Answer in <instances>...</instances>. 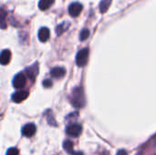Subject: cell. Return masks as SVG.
<instances>
[{
  "instance_id": "1",
  "label": "cell",
  "mask_w": 156,
  "mask_h": 155,
  "mask_svg": "<svg viewBox=\"0 0 156 155\" xmlns=\"http://www.w3.org/2000/svg\"><path fill=\"white\" fill-rule=\"evenodd\" d=\"M70 102L73 105V107L77 109L83 108L86 103L84 90L81 87H77L73 90L71 96H70Z\"/></svg>"
},
{
  "instance_id": "2",
  "label": "cell",
  "mask_w": 156,
  "mask_h": 155,
  "mask_svg": "<svg viewBox=\"0 0 156 155\" xmlns=\"http://www.w3.org/2000/svg\"><path fill=\"white\" fill-rule=\"evenodd\" d=\"M88 58H89V49L83 48L78 52L76 57V63L79 67H84L88 62Z\"/></svg>"
},
{
  "instance_id": "3",
  "label": "cell",
  "mask_w": 156,
  "mask_h": 155,
  "mask_svg": "<svg viewBox=\"0 0 156 155\" xmlns=\"http://www.w3.org/2000/svg\"><path fill=\"white\" fill-rule=\"evenodd\" d=\"M81 132H82V127L81 125L77 123L69 124L66 129V133L71 137H78L81 134Z\"/></svg>"
},
{
  "instance_id": "4",
  "label": "cell",
  "mask_w": 156,
  "mask_h": 155,
  "mask_svg": "<svg viewBox=\"0 0 156 155\" xmlns=\"http://www.w3.org/2000/svg\"><path fill=\"white\" fill-rule=\"evenodd\" d=\"M27 84V77L24 73H18L14 77L13 86L16 89H23Z\"/></svg>"
},
{
  "instance_id": "5",
  "label": "cell",
  "mask_w": 156,
  "mask_h": 155,
  "mask_svg": "<svg viewBox=\"0 0 156 155\" xmlns=\"http://www.w3.org/2000/svg\"><path fill=\"white\" fill-rule=\"evenodd\" d=\"M25 73L27 74L28 79H30L32 81L35 80V79L37 78V76L38 74V63L36 62L35 64H33L30 67L27 68L25 69Z\"/></svg>"
},
{
  "instance_id": "6",
  "label": "cell",
  "mask_w": 156,
  "mask_h": 155,
  "mask_svg": "<svg viewBox=\"0 0 156 155\" xmlns=\"http://www.w3.org/2000/svg\"><path fill=\"white\" fill-rule=\"evenodd\" d=\"M28 91L27 90H18L16 92H15L13 95H12V100L16 103H19V102H22L24 101L27 97H28Z\"/></svg>"
},
{
  "instance_id": "7",
  "label": "cell",
  "mask_w": 156,
  "mask_h": 155,
  "mask_svg": "<svg viewBox=\"0 0 156 155\" xmlns=\"http://www.w3.org/2000/svg\"><path fill=\"white\" fill-rule=\"evenodd\" d=\"M81 11H82V5L80 3L75 2L69 6V13L73 17L78 16L81 13Z\"/></svg>"
},
{
  "instance_id": "8",
  "label": "cell",
  "mask_w": 156,
  "mask_h": 155,
  "mask_svg": "<svg viewBox=\"0 0 156 155\" xmlns=\"http://www.w3.org/2000/svg\"><path fill=\"white\" fill-rule=\"evenodd\" d=\"M36 126L35 124L33 123H27L26 124L23 128H22V134L25 136V137H32L35 133H36Z\"/></svg>"
},
{
  "instance_id": "9",
  "label": "cell",
  "mask_w": 156,
  "mask_h": 155,
  "mask_svg": "<svg viewBox=\"0 0 156 155\" xmlns=\"http://www.w3.org/2000/svg\"><path fill=\"white\" fill-rule=\"evenodd\" d=\"M65 74H66V69L61 67L53 68L50 71V75L55 79H61L65 76Z\"/></svg>"
},
{
  "instance_id": "10",
  "label": "cell",
  "mask_w": 156,
  "mask_h": 155,
  "mask_svg": "<svg viewBox=\"0 0 156 155\" xmlns=\"http://www.w3.org/2000/svg\"><path fill=\"white\" fill-rule=\"evenodd\" d=\"M11 59V52L9 49H5L0 53V64L7 65Z\"/></svg>"
},
{
  "instance_id": "11",
  "label": "cell",
  "mask_w": 156,
  "mask_h": 155,
  "mask_svg": "<svg viewBox=\"0 0 156 155\" xmlns=\"http://www.w3.org/2000/svg\"><path fill=\"white\" fill-rule=\"evenodd\" d=\"M49 36H50V33H49V30L48 27H41L38 31V39L41 41V42H46L48 40L49 38Z\"/></svg>"
},
{
  "instance_id": "12",
  "label": "cell",
  "mask_w": 156,
  "mask_h": 155,
  "mask_svg": "<svg viewBox=\"0 0 156 155\" xmlns=\"http://www.w3.org/2000/svg\"><path fill=\"white\" fill-rule=\"evenodd\" d=\"M63 147L65 149V151L71 155H83L82 153H75L73 151V144L70 141H65L64 142V144H63Z\"/></svg>"
},
{
  "instance_id": "13",
  "label": "cell",
  "mask_w": 156,
  "mask_h": 155,
  "mask_svg": "<svg viewBox=\"0 0 156 155\" xmlns=\"http://www.w3.org/2000/svg\"><path fill=\"white\" fill-rule=\"evenodd\" d=\"M55 0H40L38 3V7L40 10L45 11L47 9H48L53 4H54Z\"/></svg>"
},
{
  "instance_id": "14",
  "label": "cell",
  "mask_w": 156,
  "mask_h": 155,
  "mask_svg": "<svg viewBox=\"0 0 156 155\" xmlns=\"http://www.w3.org/2000/svg\"><path fill=\"white\" fill-rule=\"evenodd\" d=\"M69 27V23H68V22H63V23H61L60 25H58V26L56 27V33H57V35L60 36V35H61L62 33H64Z\"/></svg>"
},
{
  "instance_id": "15",
  "label": "cell",
  "mask_w": 156,
  "mask_h": 155,
  "mask_svg": "<svg viewBox=\"0 0 156 155\" xmlns=\"http://www.w3.org/2000/svg\"><path fill=\"white\" fill-rule=\"evenodd\" d=\"M5 19H6V12L4 10V9H0V27L2 29H5L6 28V22H5Z\"/></svg>"
},
{
  "instance_id": "16",
  "label": "cell",
  "mask_w": 156,
  "mask_h": 155,
  "mask_svg": "<svg viewBox=\"0 0 156 155\" xmlns=\"http://www.w3.org/2000/svg\"><path fill=\"white\" fill-rule=\"evenodd\" d=\"M112 4V0H102L100 4V10L101 13H105Z\"/></svg>"
},
{
  "instance_id": "17",
  "label": "cell",
  "mask_w": 156,
  "mask_h": 155,
  "mask_svg": "<svg viewBox=\"0 0 156 155\" xmlns=\"http://www.w3.org/2000/svg\"><path fill=\"white\" fill-rule=\"evenodd\" d=\"M89 37H90V30L87 29V28L82 29L81 32H80V39L81 41H84V40H86Z\"/></svg>"
},
{
  "instance_id": "18",
  "label": "cell",
  "mask_w": 156,
  "mask_h": 155,
  "mask_svg": "<svg viewBox=\"0 0 156 155\" xmlns=\"http://www.w3.org/2000/svg\"><path fill=\"white\" fill-rule=\"evenodd\" d=\"M19 151L17 148H9L6 152V155H18Z\"/></svg>"
},
{
  "instance_id": "19",
  "label": "cell",
  "mask_w": 156,
  "mask_h": 155,
  "mask_svg": "<svg viewBox=\"0 0 156 155\" xmlns=\"http://www.w3.org/2000/svg\"><path fill=\"white\" fill-rule=\"evenodd\" d=\"M43 86L45 88H50L52 86V81L50 79H45L43 81Z\"/></svg>"
},
{
  "instance_id": "20",
  "label": "cell",
  "mask_w": 156,
  "mask_h": 155,
  "mask_svg": "<svg viewBox=\"0 0 156 155\" xmlns=\"http://www.w3.org/2000/svg\"><path fill=\"white\" fill-rule=\"evenodd\" d=\"M116 155H127V152L125 150H120V151H118Z\"/></svg>"
},
{
  "instance_id": "21",
  "label": "cell",
  "mask_w": 156,
  "mask_h": 155,
  "mask_svg": "<svg viewBox=\"0 0 156 155\" xmlns=\"http://www.w3.org/2000/svg\"><path fill=\"white\" fill-rule=\"evenodd\" d=\"M102 155H110V154H109V153H108L107 151H105V152H103V153H102Z\"/></svg>"
}]
</instances>
